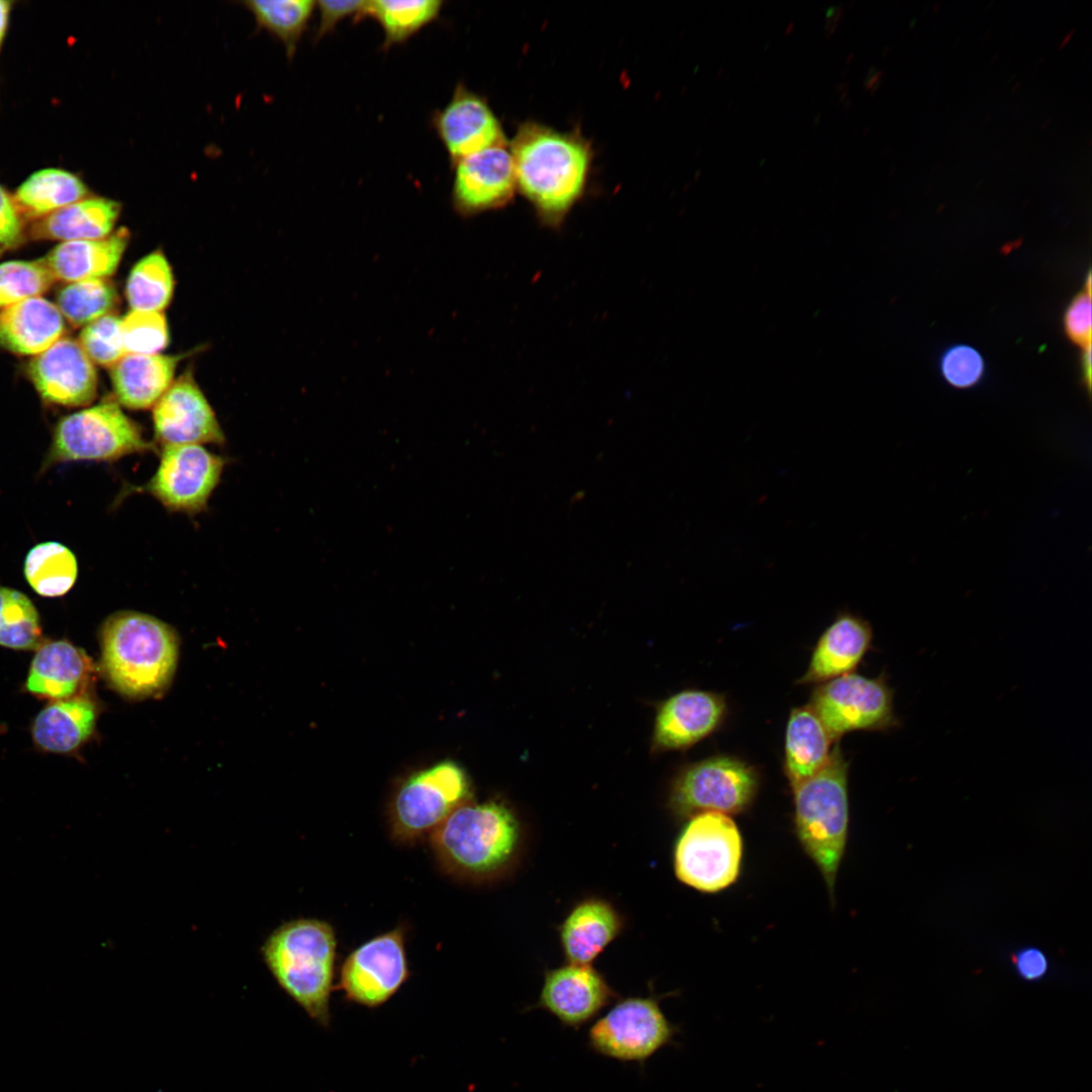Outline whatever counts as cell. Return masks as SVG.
I'll return each mask as SVG.
<instances>
[{
  "label": "cell",
  "mask_w": 1092,
  "mask_h": 1092,
  "mask_svg": "<svg viewBox=\"0 0 1092 1092\" xmlns=\"http://www.w3.org/2000/svg\"><path fill=\"white\" fill-rule=\"evenodd\" d=\"M12 4V1L0 0V50L8 27Z\"/></svg>",
  "instance_id": "obj_44"
},
{
  "label": "cell",
  "mask_w": 1092,
  "mask_h": 1092,
  "mask_svg": "<svg viewBox=\"0 0 1092 1092\" xmlns=\"http://www.w3.org/2000/svg\"><path fill=\"white\" fill-rule=\"evenodd\" d=\"M174 275L162 251H154L131 268L125 283V297L132 310L163 311L171 302Z\"/></svg>",
  "instance_id": "obj_31"
},
{
  "label": "cell",
  "mask_w": 1092,
  "mask_h": 1092,
  "mask_svg": "<svg viewBox=\"0 0 1092 1092\" xmlns=\"http://www.w3.org/2000/svg\"><path fill=\"white\" fill-rule=\"evenodd\" d=\"M79 343L93 363L111 368L126 354L121 317L111 312L87 325L80 334Z\"/></svg>",
  "instance_id": "obj_38"
},
{
  "label": "cell",
  "mask_w": 1092,
  "mask_h": 1092,
  "mask_svg": "<svg viewBox=\"0 0 1092 1092\" xmlns=\"http://www.w3.org/2000/svg\"><path fill=\"white\" fill-rule=\"evenodd\" d=\"M452 204L462 216H471L507 204L517 181L511 151L505 145L469 155L455 164Z\"/></svg>",
  "instance_id": "obj_16"
},
{
  "label": "cell",
  "mask_w": 1092,
  "mask_h": 1092,
  "mask_svg": "<svg viewBox=\"0 0 1092 1092\" xmlns=\"http://www.w3.org/2000/svg\"><path fill=\"white\" fill-rule=\"evenodd\" d=\"M38 612L23 593L0 586V646L14 650L36 649L41 643Z\"/></svg>",
  "instance_id": "obj_34"
},
{
  "label": "cell",
  "mask_w": 1092,
  "mask_h": 1092,
  "mask_svg": "<svg viewBox=\"0 0 1092 1092\" xmlns=\"http://www.w3.org/2000/svg\"><path fill=\"white\" fill-rule=\"evenodd\" d=\"M472 797L470 780L454 760L413 772L397 785L388 804L391 839L410 846L429 840L447 817Z\"/></svg>",
  "instance_id": "obj_6"
},
{
  "label": "cell",
  "mask_w": 1092,
  "mask_h": 1092,
  "mask_svg": "<svg viewBox=\"0 0 1092 1092\" xmlns=\"http://www.w3.org/2000/svg\"><path fill=\"white\" fill-rule=\"evenodd\" d=\"M100 638L103 671L115 690L141 698L168 685L177 661V638L167 624L122 611L106 619Z\"/></svg>",
  "instance_id": "obj_4"
},
{
  "label": "cell",
  "mask_w": 1092,
  "mask_h": 1092,
  "mask_svg": "<svg viewBox=\"0 0 1092 1092\" xmlns=\"http://www.w3.org/2000/svg\"><path fill=\"white\" fill-rule=\"evenodd\" d=\"M616 999L618 993L592 965L567 963L545 972L532 1008L545 1010L561 1025L578 1029Z\"/></svg>",
  "instance_id": "obj_15"
},
{
  "label": "cell",
  "mask_w": 1092,
  "mask_h": 1092,
  "mask_svg": "<svg viewBox=\"0 0 1092 1092\" xmlns=\"http://www.w3.org/2000/svg\"><path fill=\"white\" fill-rule=\"evenodd\" d=\"M225 464V457L201 445L164 447L154 475L129 491L152 495L169 512L194 516L207 509Z\"/></svg>",
  "instance_id": "obj_12"
},
{
  "label": "cell",
  "mask_w": 1092,
  "mask_h": 1092,
  "mask_svg": "<svg viewBox=\"0 0 1092 1092\" xmlns=\"http://www.w3.org/2000/svg\"><path fill=\"white\" fill-rule=\"evenodd\" d=\"M155 446L225 443L213 408L191 373L174 380L153 406Z\"/></svg>",
  "instance_id": "obj_14"
},
{
  "label": "cell",
  "mask_w": 1092,
  "mask_h": 1092,
  "mask_svg": "<svg viewBox=\"0 0 1092 1092\" xmlns=\"http://www.w3.org/2000/svg\"><path fill=\"white\" fill-rule=\"evenodd\" d=\"M986 366L981 353L967 344L946 348L939 357V371L952 387L966 389L976 386L985 374Z\"/></svg>",
  "instance_id": "obj_39"
},
{
  "label": "cell",
  "mask_w": 1092,
  "mask_h": 1092,
  "mask_svg": "<svg viewBox=\"0 0 1092 1092\" xmlns=\"http://www.w3.org/2000/svg\"><path fill=\"white\" fill-rule=\"evenodd\" d=\"M833 742L808 705L791 710L785 736L784 772L792 789L827 762Z\"/></svg>",
  "instance_id": "obj_28"
},
{
  "label": "cell",
  "mask_w": 1092,
  "mask_h": 1092,
  "mask_svg": "<svg viewBox=\"0 0 1092 1092\" xmlns=\"http://www.w3.org/2000/svg\"><path fill=\"white\" fill-rule=\"evenodd\" d=\"M894 691L885 673L870 678L851 672L816 687L808 707L833 741L851 731H889L898 727Z\"/></svg>",
  "instance_id": "obj_11"
},
{
  "label": "cell",
  "mask_w": 1092,
  "mask_h": 1092,
  "mask_svg": "<svg viewBox=\"0 0 1092 1092\" xmlns=\"http://www.w3.org/2000/svg\"><path fill=\"white\" fill-rule=\"evenodd\" d=\"M880 77H881V72L878 71L875 67H873L870 70V72L868 74V77L866 79L867 88L868 89H874L875 87H877L880 84Z\"/></svg>",
  "instance_id": "obj_47"
},
{
  "label": "cell",
  "mask_w": 1092,
  "mask_h": 1092,
  "mask_svg": "<svg viewBox=\"0 0 1092 1092\" xmlns=\"http://www.w3.org/2000/svg\"><path fill=\"white\" fill-rule=\"evenodd\" d=\"M848 768L837 741L827 762L792 789L798 838L821 872L831 897L847 839Z\"/></svg>",
  "instance_id": "obj_5"
},
{
  "label": "cell",
  "mask_w": 1092,
  "mask_h": 1092,
  "mask_svg": "<svg viewBox=\"0 0 1092 1092\" xmlns=\"http://www.w3.org/2000/svg\"><path fill=\"white\" fill-rule=\"evenodd\" d=\"M261 953L283 991L312 1019L328 1024L337 957L333 925L305 917L286 921L268 935Z\"/></svg>",
  "instance_id": "obj_3"
},
{
  "label": "cell",
  "mask_w": 1092,
  "mask_h": 1092,
  "mask_svg": "<svg viewBox=\"0 0 1092 1092\" xmlns=\"http://www.w3.org/2000/svg\"><path fill=\"white\" fill-rule=\"evenodd\" d=\"M1091 309L1090 293L1083 291L1072 299L1063 317L1068 338L1082 349L1091 346Z\"/></svg>",
  "instance_id": "obj_40"
},
{
  "label": "cell",
  "mask_w": 1092,
  "mask_h": 1092,
  "mask_svg": "<svg viewBox=\"0 0 1092 1092\" xmlns=\"http://www.w3.org/2000/svg\"><path fill=\"white\" fill-rule=\"evenodd\" d=\"M24 577L30 587L46 598L62 597L75 584L78 563L65 545L48 541L33 546L25 556Z\"/></svg>",
  "instance_id": "obj_30"
},
{
  "label": "cell",
  "mask_w": 1092,
  "mask_h": 1092,
  "mask_svg": "<svg viewBox=\"0 0 1092 1092\" xmlns=\"http://www.w3.org/2000/svg\"><path fill=\"white\" fill-rule=\"evenodd\" d=\"M92 664L86 652L68 640L41 642L31 660L25 690L52 702L80 696Z\"/></svg>",
  "instance_id": "obj_22"
},
{
  "label": "cell",
  "mask_w": 1092,
  "mask_h": 1092,
  "mask_svg": "<svg viewBox=\"0 0 1092 1092\" xmlns=\"http://www.w3.org/2000/svg\"><path fill=\"white\" fill-rule=\"evenodd\" d=\"M827 16L828 17H827L826 30L827 31H829V30L832 31V30H834V26L838 23L839 18L841 16L840 10L838 8L833 7L828 11Z\"/></svg>",
  "instance_id": "obj_46"
},
{
  "label": "cell",
  "mask_w": 1092,
  "mask_h": 1092,
  "mask_svg": "<svg viewBox=\"0 0 1092 1092\" xmlns=\"http://www.w3.org/2000/svg\"><path fill=\"white\" fill-rule=\"evenodd\" d=\"M727 715L724 695L685 690L658 707L652 734L653 752L686 750L720 728Z\"/></svg>",
  "instance_id": "obj_17"
},
{
  "label": "cell",
  "mask_w": 1092,
  "mask_h": 1092,
  "mask_svg": "<svg viewBox=\"0 0 1092 1092\" xmlns=\"http://www.w3.org/2000/svg\"><path fill=\"white\" fill-rule=\"evenodd\" d=\"M659 1000L651 994L617 1001L589 1027L588 1048L600 1056L642 1066L659 1050L673 1044L680 1032L665 1016Z\"/></svg>",
  "instance_id": "obj_10"
},
{
  "label": "cell",
  "mask_w": 1092,
  "mask_h": 1092,
  "mask_svg": "<svg viewBox=\"0 0 1092 1092\" xmlns=\"http://www.w3.org/2000/svg\"><path fill=\"white\" fill-rule=\"evenodd\" d=\"M129 237L128 230L120 228L102 239L62 242L42 261L55 280L107 279L118 268Z\"/></svg>",
  "instance_id": "obj_23"
},
{
  "label": "cell",
  "mask_w": 1092,
  "mask_h": 1092,
  "mask_svg": "<svg viewBox=\"0 0 1092 1092\" xmlns=\"http://www.w3.org/2000/svg\"><path fill=\"white\" fill-rule=\"evenodd\" d=\"M32 383L47 402L63 406L91 403L97 392L93 362L80 343L62 338L36 355L28 366Z\"/></svg>",
  "instance_id": "obj_18"
},
{
  "label": "cell",
  "mask_w": 1092,
  "mask_h": 1092,
  "mask_svg": "<svg viewBox=\"0 0 1092 1092\" xmlns=\"http://www.w3.org/2000/svg\"><path fill=\"white\" fill-rule=\"evenodd\" d=\"M1015 965L1023 978L1032 980L1040 978L1045 973L1048 962L1041 951L1026 948L1017 954Z\"/></svg>",
  "instance_id": "obj_43"
},
{
  "label": "cell",
  "mask_w": 1092,
  "mask_h": 1092,
  "mask_svg": "<svg viewBox=\"0 0 1092 1092\" xmlns=\"http://www.w3.org/2000/svg\"><path fill=\"white\" fill-rule=\"evenodd\" d=\"M623 928V916L610 901L600 897L582 899L558 926L565 960L572 964L592 965Z\"/></svg>",
  "instance_id": "obj_21"
},
{
  "label": "cell",
  "mask_w": 1092,
  "mask_h": 1092,
  "mask_svg": "<svg viewBox=\"0 0 1092 1092\" xmlns=\"http://www.w3.org/2000/svg\"><path fill=\"white\" fill-rule=\"evenodd\" d=\"M126 354H158L169 344V327L163 311L130 310L121 317Z\"/></svg>",
  "instance_id": "obj_37"
},
{
  "label": "cell",
  "mask_w": 1092,
  "mask_h": 1092,
  "mask_svg": "<svg viewBox=\"0 0 1092 1092\" xmlns=\"http://www.w3.org/2000/svg\"><path fill=\"white\" fill-rule=\"evenodd\" d=\"M257 23L278 37L292 57L315 6L310 0H255L245 3Z\"/></svg>",
  "instance_id": "obj_35"
},
{
  "label": "cell",
  "mask_w": 1092,
  "mask_h": 1092,
  "mask_svg": "<svg viewBox=\"0 0 1092 1092\" xmlns=\"http://www.w3.org/2000/svg\"><path fill=\"white\" fill-rule=\"evenodd\" d=\"M80 177L60 168H46L28 176L16 189L13 199L22 215L38 220L88 196Z\"/></svg>",
  "instance_id": "obj_29"
},
{
  "label": "cell",
  "mask_w": 1092,
  "mask_h": 1092,
  "mask_svg": "<svg viewBox=\"0 0 1092 1092\" xmlns=\"http://www.w3.org/2000/svg\"><path fill=\"white\" fill-rule=\"evenodd\" d=\"M96 720V706L86 697L54 701L34 718L32 740L44 752L69 754L89 739Z\"/></svg>",
  "instance_id": "obj_26"
},
{
  "label": "cell",
  "mask_w": 1092,
  "mask_h": 1092,
  "mask_svg": "<svg viewBox=\"0 0 1092 1092\" xmlns=\"http://www.w3.org/2000/svg\"><path fill=\"white\" fill-rule=\"evenodd\" d=\"M180 355L125 354L111 367L116 401L130 410L153 407L174 382Z\"/></svg>",
  "instance_id": "obj_24"
},
{
  "label": "cell",
  "mask_w": 1092,
  "mask_h": 1092,
  "mask_svg": "<svg viewBox=\"0 0 1092 1092\" xmlns=\"http://www.w3.org/2000/svg\"><path fill=\"white\" fill-rule=\"evenodd\" d=\"M402 924L353 949L340 971V988L355 1003L375 1007L386 1002L410 976Z\"/></svg>",
  "instance_id": "obj_13"
},
{
  "label": "cell",
  "mask_w": 1092,
  "mask_h": 1092,
  "mask_svg": "<svg viewBox=\"0 0 1092 1092\" xmlns=\"http://www.w3.org/2000/svg\"><path fill=\"white\" fill-rule=\"evenodd\" d=\"M66 326L59 308L32 297L3 308L0 346L20 355H38L63 338Z\"/></svg>",
  "instance_id": "obj_25"
},
{
  "label": "cell",
  "mask_w": 1092,
  "mask_h": 1092,
  "mask_svg": "<svg viewBox=\"0 0 1092 1092\" xmlns=\"http://www.w3.org/2000/svg\"><path fill=\"white\" fill-rule=\"evenodd\" d=\"M150 451L157 452V447L145 438L143 428L123 413L116 400L104 399L59 421L44 464L114 462Z\"/></svg>",
  "instance_id": "obj_7"
},
{
  "label": "cell",
  "mask_w": 1092,
  "mask_h": 1092,
  "mask_svg": "<svg viewBox=\"0 0 1092 1092\" xmlns=\"http://www.w3.org/2000/svg\"><path fill=\"white\" fill-rule=\"evenodd\" d=\"M433 121L454 164L487 148L505 145L502 127L488 104L461 84Z\"/></svg>",
  "instance_id": "obj_19"
},
{
  "label": "cell",
  "mask_w": 1092,
  "mask_h": 1092,
  "mask_svg": "<svg viewBox=\"0 0 1092 1092\" xmlns=\"http://www.w3.org/2000/svg\"><path fill=\"white\" fill-rule=\"evenodd\" d=\"M366 1H317L320 11L317 38L330 32L339 21L354 15L358 18Z\"/></svg>",
  "instance_id": "obj_42"
},
{
  "label": "cell",
  "mask_w": 1092,
  "mask_h": 1092,
  "mask_svg": "<svg viewBox=\"0 0 1092 1092\" xmlns=\"http://www.w3.org/2000/svg\"><path fill=\"white\" fill-rule=\"evenodd\" d=\"M23 236V217L13 196L0 184V249L18 246Z\"/></svg>",
  "instance_id": "obj_41"
},
{
  "label": "cell",
  "mask_w": 1092,
  "mask_h": 1092,
  "mask_svg": "<svg viewBox=\"0 0 1092 1092\" xmlns=\"http://www.w3.org/2000/svg\"><path fill=\"white\" fill-rule=\"evenodd\" d=\"M55 278L42 261H8L0 264V307L38 297Z\"/></svg>",
  "instance_id": "obj_36"
},
{
  "label": "cell",
  "mask_w": 1092,
  "mask_h": 1092,
  "mask_svg": "<svg viewBox=\"0 0 1092 1092\" xmlns=\"http://www.w3.org/2000/svg\"><path fill=\"white\" fill-rule=\"evenodd\" d=\"M120 210L118 201L87 196L35 220L29 235L62 242L102 239L112 234Z\"/></svg>",
  "instance_id": "obj_27"
},
{
  "label": "cell",
  "mask_w": 1092,
  "mask_h": 1092,
  "mask_svg": "<svg viewBox=\"0 0 1092 1092\" xmlns=\"http://www.w3.org/2000/svg\"><path fill=\"white\" fill-rule=\"evenodd\" d=\"M439 0L366 1L358 18L376 19L384 32V47L402 42L432 22L440 13Z\"/></svg>",
  "instance_id": "obj_32"
},
{
  "label": "cell",
  "mask_w": 1092,
  "mask_h": 1092,
  "mask_svg": "<svg viewBox=\"0 0 1092 1092\" xmlns=\"http://www.w3.org/2000/svg\"><path fill=\"white\" fill-rule=\"evenodd\" d=\"M742 839L726 814L705 812L690 818L673 851L677 879L702 892L721 891L733 884L740 871Z\"/></svg>",
  "instance_id": "obj_8"
},
{
  "label": "cell",
  "mask_w": 1092,
  "mask_h": 1092,
  "mask_svg": "<svg viewBox=\"0 0 1092 1092\" xmlns=\"http://www.w3.org/2000/svg\"><path fill=\"white\" fill-rule=\"evenodd\" d=\"M758 787L759 774L754 766L735 756L714 755L678 771L668 805L679 818L705 812L737 814L750 807Z\"/></svg>",
  "instance_id": "obj_9"
},
{
  "label": "cell",
  "mask_w": 1092,
  "mask_h": 1092,
  "mask_svg": "<svg viewBox=\"0 0 1092 1092\" xmlns=\"http://www.w3.org/2000/svg\"><path fill=\"white\" fill-rule=\"evenodd\" d=\"M511 154L521 192L544 223L559 225L583 192L589 146L573 133L526 123L518 130Z\"/></svg>",
  "instance_id": "obj_2"
},
{
  "label": "cell",
  "mask_w": 1092,
  "mask_h": 1092,
  "mask_svg": "<svg viewBox=\"0 0 1092 1092\" xmlns=\"http://www.w3.org/2000/svg\"><path fill=\"white\" fill-rule=\"evenodd\" d=\"M1082 372L1085 380L1086 388L1090 391L1091 384V346L1083 349L1082 356Z\"/></svg>",
  "instance_id": "obj_45"
},
{
  "label": "cell",
  "mask_w": 1092,
  "mask_h": 1092,
  "mask_svg": "<svg viewBox=\"0 0 1092 1092\" xmlns=\"http://www.w3.org/2000/svg\"><path fill=\"white\" fill-rule=\"evenodd\" d=\"M57 307L71 325L86 327L111 313L117 302V292L107 279L71 282L57 294Z\"/></svg>",
  "instance_id": "obj_33"
},
{
  "label": "cell",
  "mask_w": 1092,
  "mask_h": 1092,
  "mask_svg": "<svg viewBox=\"0 0 1092 1092\" xmlns=\"http://www.w3.org/2000/svg\"><path fill=\"white\" fill-rule=\"evenodd\" d=\"M873 628L862 617L842 612L819 637L800 685L822 684L851 673L871 648Z\"/></svg>",
  "instance_id": "obj_20"
},
{
  "label": "cell",
  "mask_w": 1092,
  "mask_h": 1092,
  "mask_svg": "<svg viewBox=\"0 0 1092 1092\" xmlns=\"http://www.w3.org/2000/svg\"><path fill=\"white\" fill-rule=\"evenodd\" d=\"M440 870L457 881L484 884L508 874L520 857L524 833L515 812L500 800L467 802L429 838Z\"/></svg>",
  "instance_id": "obj_1"
}]
</instances>
